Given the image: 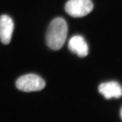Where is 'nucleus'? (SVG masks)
<instances>
[{"instance_id":"3","label":"nucleus","mask_w":122,"mask_h":122,"mask_svg":"<svg viewBox=\"0 0 122 122\" xmlns=\"http://www.w3.org/2000/svg\"><path fill=\"white\" fill-rule=\"evenodd\" d=\"M93 9V4L91 0H69L65 5L66 13L74 18L86 16Z\"/></svg>"},{"instance_id":"1","label":"nucleus","mask_w":122,"mask_h":122,"mask_svg":"<svg viewBox=\"0 0 122 122\" xmlns=\"http://www.w3.org/2000/svg\"><path fill=\"white\" fill-rule=\"evenodd\" d=\"M67 32V24L63 18H57L53 19L47 30L46 36L47 45L51 49L59 50L66 40Z\"/></svg>"},{"instance_id":"7","label":"nucleus","mask_w":122,"mask_h":122,"mask_svg":"<svg viewBox=\"0 0 122 122\" xmlns=\"http://www.w3.org/2000/svg\"><path fill=\"white\" fill-rule=\"evenodd\" d=\"M120 115H121V117H122V107L121 111H120Z\"/></svg>"},{"instance_id":"5","label":"nucleus","mask_w":122,"mask_h":122,"mask_svg":"<svg viewBox=\"0 0 122 122\" xmlns=\"http://www.w3.org/2000/svg\"><path fill=\"white\" fill-rule=\"evenodd\" d=\"M14 30V22L10 16L3 15L0 16V39L4 44L10 42Z\"/></svg>"},{"instance_id":"2","label":"nucleus","mask_w":122,"mask_h":122,"mask_svg":"<svg viewBox=\"0 0 122 122\" xmlns=\"http://www.w3.org/2000/svg\"><path fill=\"white\" fill-rule=\"evenodd\" d=\"M16 88L25 92L39 91L45 86V82L42 77L36 74H27L20 77L16 82Z\"/></svg>"},{"instance_id":"6","label":"nucleus","mask_w":122,"mask_h":122,"mask_svg":"<svg viewBox=\"0 0 122 122\" xmlns=\"http://www.w3.org/2000/svg\"><path fill=\"white\" fill-rule=\"evenodd\" d=\"M68 49L80 57H85L89 53V48L86 41L81 36L76 35L70 39Z\"/></svg>"},{"instance_id":"4","label":"nucleus","mask_w":122,"mask_h":122,"mask_svg":"<svg viewBox=\"0 0 122 122\" xmlns=\"http://www.w3.org/2000/svg\"><path fill=\"white\" fill-rule=\"evenodd\" d=\"M99 92L102 94L105 98H119L122 96V87L118 82H106L101 84L98 86Z\"/></svg>"}]
</instances>
